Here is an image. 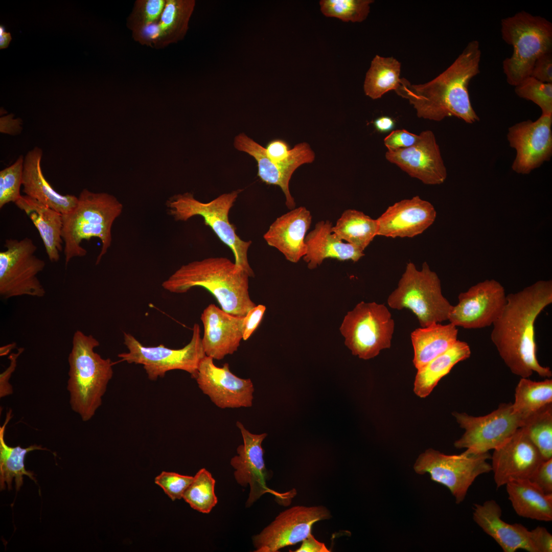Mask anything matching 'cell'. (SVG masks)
Returning a JSON list of instances; mask_svg holds the SVG:
<instances>
[{
	"label": "cell",
	"instance_id": "obj_1",
	"mask_svg": "<svg viewBox=\"0 0 552 552\" xmlns=\"http://www.w3.org/2000/svg\"><path fill=\"white\" fill-rule=\"evenodd\" d=\"M552 303V282L537 281L516 293L507 295V302L493 324L491 339L511 372L521 378L533 373L550 378L549 367L537 357L535 323L539 314Z\"/></svg>",
	"mask_w": 552,
	"mask_h": 552
},
{
	"label": "cell",
	"instance_id": "obj_2",
	"mask_svg": "<svg viewBox=\"0 0 552 552\" xmlns=\"http://www.w3.org/2000/svg\"><path fill=\"white\" fill-rule=\"evenodd\" d=\"M481 52L479 42H469L454 62L432 80L424 84H412L401 78L395 90L408 101L417 116L441 121L453 116L467 123L479 121L470 99L468 86L479 72Z\"/></svg>",
	"mask_w": 552,
	"mask_h": 552
},
{
	"label": "cell",
	"instance_id": "obj_3",
	"mask_svg": "<svg viewBox=\"0 0 552 552\" xmlns=\"http://www.w3.org/2000/svg\"><path fill=\"white\" fill-rule=\"evenodd\" d=\"M249 275L225 257H210L182 265L162 283L165 290L183 293L201 287L230 314L244 316L256 305L249 293Z\"/></svg>",
	"mask_w": 552,
	"mask_h": 552
},
{
	"label": "cell",
	"instance_id": "obj_4",
	"mask_svg": "<svg viewBox=\"0 0 552 552\" xmlns=\"http://www.w3.org/2000/svg\"><path fill=\"white\" fill-rule=\"evenodd\" d=\"M122 210V204L113 195L83 189L75 207L62 215L61 236L65 265L73 258L86 255L81 243L92 238H97L101 242L96 264L100 263L111 246L112 226Z\"/></svg>",
	"mask_w": 552,
	"mask_h": 552
},
{
	"label": "cell",
	"instance_id": "obj_5",
	"mask_svg": "<svg viewBox=\"0 0 552 552\" xmlns=\"http://www.w3.org/2000/svg\"><path fill=\"white\" fill-rule=\"evenodd\" d=\"M100 343L91 335L76 331L68 361L67 389L73 411L83 421L90 420L101 405L108 384L112 378L113 363L95 352Z\"/></svg>",
	"mask_w": 552,
	"mask_h": 552
},
{
	"label": "cell",
	"instance_id": "obj_6",
	"mask_svg": "<svg viewBox=\"0 0 552 552\" xmlns=\"http://www.w3.org/2000/svg\"><path fill=\"white\" fill-rule=\"evenodd\" d=\"M502 39L513 53L502 62L507 82L516 86L531 76L536 61L552 51V24L544 17L524 11L501 21Z\"/></svg>",
	"mask_w": 552,
	"mask_h": 552
},
{
	"label": "cell",
	"instance_id": "obj_7",
	"mask_svg": "<svg viewBox=\"0 0 552 552\" xmlns=\"http://www.w3.org/2000/svg\"><path fill=\"white\" fill-rule=\"evenodd\" d=\"M243 190L223 194L209 202H202L190 193L175 196L168 202L170 215L176 221H186L199 216L218 238L232 250L235 264L250 277L255 275L248 260V250L251 241H244L237 234L236 228L229 220V213Z\"/></svg>",
	"mask_w": 552,
	"mask_h": 552
},
{
	"label": "cell",
	"instance_id": "obj_8",
	"mask_svg": "<svg viewBox=\"0 0 552 552\" xmlns=\"http://www.w3.org/2000/svg\"><path fill=\"white\" fill-rule=\"evenodd\" d=\"M387 304L394 309L411 310L421 327L448 320L452 306L443 296L440 279L427 263L418 270L410 262L398 287L388 296Z\"/></svg>",
	"mask_w": 552,
	"mask_h": 552
},
{
	"label": "cell",
	"instance_id": "obj_9",
	"mask_svg": "<svg viewBox=\"0 0 552 552\" xmlns=\"http://www.w3.org/2000/svg\"><path fill=\"white\" fill-rule=\"evenodd\" d=\"M192 331L190 341L178 349H170L162 344L144 346L132 335L124 332V343L128 351L118 354V357L122 361L142 365L152 381L163 378L168 372L176 370L188 372L194 378L200 362L206 355L198 324H194Z\"/></svg>",
	"mask_w": 552,
	"mask_h": 552
},
{
	"label": "cell",
	"instance_id": "obj_10",
	"mask_svg": "<svg viewBox=\"0 0 552 552\" xmlns=\"http://www.w3.org/2000/svg\"><path fill=\"white\" fill-rule=\"evenodd\" d=\"M394 329V320L384 305L361 302L348 312L339 330L352 354L367 360L390 348Z\"/></svg>",
	"mask_w": 552,
	"mask_h": 552
},
{
	"label": "cell",
	"instance_id": "obj_11",
	"mask_svg": "<svg viewBox=\"0 0 552 552\" xmlns=\"http://www.w3.org/2000/svg\"><path fill=\"white\" fill-rule=\"evenodd\" d=\"M489 452L474 453L465 451L458 455H446L428 449L419 455L413 468L416 473H428L431 479L446 487L457 503L463 501L468 489L480 475L492 471Z\"/></svg>",
	"mask_w": 552,
	"mask_h": 552
},
{
	"label": "cell",
	"instance_id": "obj_12",
	"mask_svg": "<svg viewBox=\"0 0 552 552\" xmlns=\"http://www.w3.org/2000/svg\"><path fill=\"white\" fill-rule=\"evenodd\" d=\"M0 252V295L4 299L28 295L41 297L45 290L37 275L45 262L35 255L37 246L28 237L8 239Z\"/></svg>",
	"mask_w": 552,
	"mask_h": 552
},
{
	"label": "cell",
	"instance_id": "obj_13",
	"mask_svg": "<svg viewBox=\"0 0 552 552\" xmlns=\"http://www.w3.org/2000/svg\"><path fill=\"white\" fill-rule=\"evenodd\" d=\"M453 416L465 430L454 443L456 448H466L474 453L488 452L505 443L523 424V419L513 411L512 403H502L484 416L454 412Z\"/></svg>",
	"mask_w": 552,
	"mask_h": 552
},
{
	"label": "cell",
	"instance_id": "obj_14",
	"mask_svg": "<svg viewBox=\"0 0 552 552\" xmlns=\"http://www.w3.org/2000/svg\"><path fill=\"white\" fill-rule=\"evenodd\" d=\"M331 517L323 505H296L280 513L261 533L252 537L256 552H277L302 541L316 522Z\"/></svg>",
	"mask_w": 552,
	"mask_h": 552
},
{
	"label": "cell",
	"instance_id": "obj_15",
	"mask_svg": "<svg viewBox=\"0 0 552 552\" xmlns=\"http://www.w3.org/2000/svg\"><path fill=\"white\" fill-rule=\"evenodd\" d=\"M458 300L448 320L456 327L475 329L493 325L505 305L507 295L498 282L486 280L459 293Z\"/></svg>",
	"mask_w": 552,
	"mask_h": 552
},
{
	"label": "cell",
	"instance_id": "obj_16",
	"mask_svg": "<svg viewBox=\"0 0 552 552\" xmlns=\"http://www.w3.org/2000/svg\"><path fill=\"white\" fill-rule=\"evenodd\" d=\"M552 115L518 123L508 129L507 139L515 149L512 165L515 172L527 174L550 160L552 155Z\"/></svg>",
	"mask_w": 552,
	"mask_h": 552
},
{
	"label": "cell",
	"instance_id": "obj_17",
	"mask_svg": "<svg viewBox=\"0 0 552 552\" xmlns=\"http://www.w3.org/2000/svg\"><path fill=\"white\" fill-rule=\"evenodd\" d=\"M194 379L203 393L219 408L249 407L252 405L254 387L251 380L234 375L228 363L218 367L212 358L205 356Z\"/></svg>",
	"mask_w": 552,
	"mask_h": 552
},
{
	"label": "cell",
	"instance_id": "obj_18",
	"mask_svg": "<svg viewBox=\"0 0 552 552\" xmlns=\"http://www.w3.org/2000/svg\"><path fill=\"white\" fill-rule=\"evenodd\" d=\"M491 459L497 488L512 481L530 479L544 461L521 427L494 450Z\"/></svg>",
	"mask_w": 552,
	"mask_h": 552
},
{
	"label": "cell",
	"instance_id": "obj_19",
	"mask_svg": "<svg viewBox=\"0 0 552 552\" xmlns=\"http://www.w3.org/2000/svg\"><path fill=\"white\" fill-rule=\"evenodd\" d=\"M385 157L412 177L427 185H439L447 177V170L434 134L430 130L422 132L411 147L388 149Z\"/></svg>",
	"mask_w": 552,
	"mask_h": 552
},
{
	"label": "cell",
	"instance_id": "obj_20",
	"mask_svg": "<svg viewBox=\"0 0 552 552\" xmlns=\"http://www.w3.org/2000/svg\"><path fill=\"white\" fill-rule=\"evenodd\" d=\"M236 425L241 433L243 444L238 447V455L231 459V465L235 469L234 474L237 483L244 487L248 485L250 487L246 507H249L266 493L287 498L284 495L286 494L274 492L266 485L268 473L265 465L262 443L267 434L252 433L239 421Z\"/></svg>",
	"mask_w": 552,
	"mask_h": 552
},
{
	"label": "cell",
	"instance_id": "obj_21",
	"mask_svg": "<svg viewBox=\"0 0 552 552\" xmlns=\"http://www.w3.org/2000/svg\"><path fill=\"white\" fill-rule=\"evenodd\" d=\"M244 317L227 313L214 304L203 310L200 319L206 356L220 360L238 350L243 339Z\"/></svg>",
	"mask_w": 552,
	"mask_h": 552
},
{
	"label": "cell",
	"instance_id": "obj_22",
	"mask_svg": "<svg viewBox=\"0 0 552 552\" xmlns=\"http://www.w3.org/2000/svg\"><path fill=\"white\" fill-rule=\"evenodd\" d=\"M436 211L429 202L416 196L389 206L377 219V235L413 237L422 233L434 221Z\"/></svg>",
	"mask_w": 552,
	"mask_h": 552
},
{
	"label": "cell",
	"instance_id": "obj_23",
	"mask_svg": "<svg viewBox=\"0 0 552 552\" xmlns=\"http://www.w3.org/2000/svg\"><path fill=\"white\" fill-rule=\"evenodd\" d=\"M195 6L194 0H166L159 19L146 28L132 33L142 45L159 49L182 40Z\"/></svg>",
	"mask_w": 552,
	"mask_h": 552
},
{
	"label": "cell",
	"instance_id": "obj_24",
	"mask_svg": "<svg viewBox=\"0 0 552 552\" xmlns=\"http://www.w3.org/2000/svg\"><path fill=\"white\" fill-rule=\"evenodd\" d=\"M473 519L487 535L493 538L504 552L522 549L537 552L531 533L521 524H510L501 519L502 510L494 500L473 505Z\"/></svg>",
	"mask_w": 552,
	"mask_h": 552
},
{
	"label": "cell",
	"instance_id": "obj_25",
	"mask_svg": "<svg viewBox=\"0 0 552 552\" xmlns=\"http://www.w3.org/2000/svg\"><path fill=\"white\" fill-rule=\"evenodd\" d=\"M311 221V213L306 208L293 209L277 218L263 238L268 245L279 250L288 261L296 263L306 255L305 239Z\"/></svg>",
	"mask_w": 552,
	"mask_h": 552
},
{
	"label": "cell",
	"instance_id": "obj_26",
	"mask_svg": "<svg viewBox=\"0 0 552 552\" xmlns=\"http://www.w3.org/2000/svg\"><path fill=\"white\" fill-rule=\"evenodd\" d=\"M42 154V150L35 147L25 155L22 182L23 192L26 195L62 215L66 214L75 207L78 197L73 195L60 194L50 185L41 168Z\"/></svg>",
	"mask_w": 552,
	"mask_h": 552
},
{
	"label": "cell",
	"instance_id": "obj_27",
	"mask_svg": "<svg viewBox=\"0 0 552 552\" xmlns=\"http://www.w3.org/2000/svg\"><path fill=\"white\" fill-rule=\"evenodd\" d=\"M332 223L326 220L317 222L305 237L306 253L304 260L308 267L313 269L327 258L339 261L351 260L357 262L364 256L363 251L356 246L344 243L333 231Z\"/></svg>",
	"mask_w": 552,
	"mask_h": 552
},
{
	"label": "cell",
	"instance_id": "obj_28",
	"mask_svg": "<svg viewBox=\"0 0 552 552\" xmlns=\"http://www.w3.org/2000/svg\"><path fill=\"white\" fill-rule=\"evenodd\" d=\"M14 203L26 213L38 230L50 261L58 262L63 249L62 215L26 195H21Z\"/></svg>",
	"mask_w": 552,
	"mask_h": 552
},
{
	"label": "cell",
	"instance_id": "obj_29",
	"mask_svg": "<svg viewBox=\"0 0 552 552\" xmlns=\"http://www.w3.org/2000/svg\"><path fill=\"white\" fill-rule=\"evenodd\" d=\"M457 327L451 323H434L413 331L410 335L412 362L417 370L451 347L457 340Z\"/></svg>",
	"mask_w": 552,
	"mask_h": 552
},
{
	"label": "cell",
	"instance_id": "obj_30",
	"mask_svg": "<svg viewBox=\"0 0 552 552\" xmlns=\"http://www.w3.org/2000/svg\"><path fill=\"white\" fill-rule=\"evenodd\" d=\"M509 499L520 517L541 521L552 520V494L544 493L530 479L505 485Z\"/></svg>",
	"mask_w": 552,
	"mask_h": 552
},
{
	"label": "cell",
	"instance_id": "obj_31",
	"mask_svg": "<svg viewBox=\"0 0 552 552\" xmlns=\"http://www.w3.org/2000/svg\"><path fill=\"white\" fill-rule=\"evenodd\" d=\"M471 353L468 343L457 340L448 350L418 370L413 388L416 395L420 398L428 396L439 381L458 362L469 358Z\"/></svg>",
	"mask_w": 552,
	"mask_h": 552
},
{
	"label": "cell",
	"instance_id": "obj_32",
	"mask_svg": "<svg viewBox=\"0 0 552 552\" xmlns=\"http://www.w3.org/2000/svg\"><path fill=\"white\" fill-rule=\"evenodd\" d=\"M234 145L237 150L246 152L255 159L258 168V176L266 184L279 186L284 193L286 206L293 209L295 203L289 189L293 174L271 160L265 148L243 133L235 138Z\"/></svg>",
	"mask_w": 552,
	"mask_h": 552
},
{
	"label": "cell",
	"instance_id": "obj_33",
	"mask_svg": "<svg viewBox=\"0 0 552 552\" xmlns=\"http://www.w3.org/2000/svg\"><path fill=\"white\" fill-rule=\"evenodd\" d=\"M12 410L7 413L5 421L0 427V486L1 490H4L6 486L9 490L12 489V482L14 478L15 487L19 490L23 484V475H27L36 481L34 474L27 471L24 461L26 455L35 450H47L41 446L31 445L26 448L19 446L14 447L8 446L4 440V432L6 426L11 418Z\"/></svg>",
	"mask_w": 552,
	"mask_h": 552
},
{
	"label": "cell",
	"instance_id": "obj_34",
	"mask_svg": "<svg viewBox=\"0 0 552 552\" xmlns=\"http://www.w3.org/2000/svg\"><path fill=\"white\" fill-rule=\"evenodd\" d=\"M378 222L363 212L349 209L343 212L332 231L341 240L362 250L378 234Z\"/></svg>",
	"mask_w": 552,
	"mask_h": 552
},
{
	"label": "cell",
	"instance_id": "obj_35",
	"mask_svg": "<svg viewBox=\"0 0 552 552\" xmlns=\"http://www.w3.org/2000/svg\"><path fill=\"white\" fill-rule=\"evenodd\" d=\"M400 72L401 63L398 60L376 55L365 76L363 85L365 95L377 99L390 90L395 91L400 85Z\"/></svg>",
	"mask_w": 552,
	"mask_h": 552
},
{
	"label": "cell",
	"instance_id": "obj_36",
	"mask_svg": "<svg viewBox=\"0 0 552 552\" xmlns=\"http://www.w3.org/2000/svg\"><path fill=\"white\" fill-rule=\"evenodd\" d=\"M552 403V379L533 381L521 378L515 393L513 411L523 419Z\"/></svg>",
	"mask_w": 552,
	"mask_h": 552
},
{
	"label": "cell",
	"instance_id": "obj_37",
	"mask_svg": "<svg viewBox=\"0 0 552 552\" xmlns=\"http://www.w3.org/2000/svg\"><path fill=\"white\" fill-rule=\"evenodd\" d=\"M521 428L544 461L552 458V403L524 419Z\"/></svg>",
	"mask_w": 552,
	"mask_h": 552
},
{
	"label": "cell",
	"instance_id": "obj_38",
	"mask_svg": "<svg viewBox=\"0 0 552 552\" xmlns=\"http://www.w3.org/2000/svg\"><path fill=\"white\" fill-rule=\"evenodd\" d=\"M215 480L205 468L199 470L185 492L182 498L199 512L209 513L217 503L215 493Z\"/></svg>",
	"mask_w": 552,
	"mask_h": 552
},
{
	"label": "cell",
	"instance_id": "obj_39",
	"mask_svg": "<svg viewBox=\"0 0 552 552\" xmlns=\"http://www.w3.org/2000/svg\"><path fill=\"white\" fill-rule=\"evenodd\" d=\"M372 0H322L319 2L322 13L343 21L361 22L367 17Z\"/></svg>",
	"mask_w": 552,
	"mask_h": 552
},
{
	"label": "cell",
	"instance_id": "obj_40",
	"mask_svg": "<svg viewBox=\"0 0 552 552\" xmlns=\"http://www.w3.org/2000/svg\"><path fill=\"white\" fill-rule=\"evenodd\" d=\"M515 87L516 95L539 106L541 114L552 115V83L542 82L529 76Z\"/></svg>",
	"mask_w": 552,
	"mask_h": 552
},
{
	"label": "cell",
	"instance_id": "obj_41",
	"mask_svg": "<svg viewBox=\"0 0 552 552\" xmlns=\"http://www.w3.org/2000/svg\"><path fill=\"white\" fill-rule=\"evenodd\" d=\"M166 0H137L127 18V27L132 33L141 31L160 17Z\"/></svg>",
	"mask_w": 552,
	"mask_h": 552
},
{
	"label": "cell",
	"instance_id": "obj_42",
	"mask_svg": "<svg viewBox=\"0 0 552 552\" xmlns=\"http://www.w3.org/2000/svg\"><path fill=\"white\" fill-rule=\"evenodd\" d=\"M24 157L20 155L11 165L0 171V209L9 202L15 203L21 196Z\"/></svg>",
	"mask_w": 552,
	"mask_h": 552
},
{
	"label": "cell",
	"instance_id": "obj_43",
	"mask_svg": "<svg viewBox=\"0 0 552 552\" xmlns=\"http://www.w3.org/2000/svg\"><path fill=\"white\" fill-rule=\"evenodd\" d=\"M193 478L194 476L162 471L155 477L154 482L172 500L174 501L182 498L185 492Z\"/></svg>",
	"mask_w": 552,
	"mask_h": 552
},
{
	"label": "cell",
	"instance_id": "obj_44",
	"mask_svg": "<svg viewBox=\"0 0 552 552\" xmlns=\"http://www.w3.org/2000/svg\"><path fill=\"white\" fill-rule=\"evenodd\" d=\"M418 139L419 135L405 129H399L392 131L385 137L384 143L387 149L395 150L411 147Z\"/></svg>",
	"mask_w": 552,
	"mask_h": 552
},
{
	"label": "cell",
	"instance_id": "obj_45",
	"mask_svg": "<svg viewBox=\"0 0 552 552\" xmlns=\"http://www.w3.org/2000/svg\"><path fill=\"white\" fill-rule=\"evenodd\" d=\"M530 480L546 494H552V458L544 461Z\"/></svg>",
	"mask_w": 552,
	"mask_h": 552
},
{
	"label": "cell",
	"instance_id": "obj_46",
	"mask_svg": "<svg viewBox=\"0 0 552 552\" xmlns=\"http://www.w3.org/2000/svg\"><path fill=\"white\" fill-rule=\"evenodd\" d=\"M266 310L263 305H258L249 310L244 317L243 340H247L260 324Z\"/></svg>",
	"mask_w": 552,
	"mask_h": 552
},
{
	"label": "cell",
	"instance_id": "obj_47",
	"mask_svg": "<svg viewBox=\"0 0 552 552\" xmlns=\"http://www.w3.org/2000/svg\"><path fill=\"white\" fill-rule=\"evenodd\" d=\"M531 76L544 83H552V53L541 56L535 62Z\"/></svg>",
	"mask_w": 552,
	"mask_h": 552
},
{
	"label": "cell",
	"instance_id": "obj_48",
	"mask_svg": "<svg viewBox=\"0 0 552 552\" xmlns=\"http://www.w3.org/2000/svg\"><path fill=\"white\" fill-rule=\"evenodd\" d=\"M530 533L537 552L552 551V535L545 527L537 526L530 531Z\"/></svg>",
	"mask_w": 552,
	"mask_h": 552
},
{
	"label": "cell",
	"instance_id": "obj_49",
	"mask_svg": "<svg viewBox=\"0 0 552 552\" xmlns=\"http://www.w3.org/2000/svg\"><path fill=\"white\" fill-rule=\"evenodd\" d=\"M24 349L22 348H19L16 353H13L9 356L10 360V363L9 366L1 374V397H3L5 396L11 394L12 393V389L11 386L8 383V379L10 378L11 374L15 370L16 365V360L20 354L23 352Z\"/></svg>",
	"mask_w": 552,
	"mask_h": 552
},
{
	"label": "cell",
	"instance_id": "obj_50",
	"mask_svg": "<svg viewBox=\"0 0 552 552\" xmlns=\"http://www.w3.org/2000/svg\"><path fill=\"white\" fill-rule=\"evenodd\" d=\"M22 121L19 118L14 119L13 114H10L0 118V131L10 135H17L22 130Z\"/></svg>",
	"mask_w": 552,
	"mask_h": 552
},
{
	"label": "cell",
	"instance_id": "obj_51",
	"mask_svg": "<svg viewBox=\"0 0 552 552\" xmlns=\"http://www.w3.org/2000/svg\"><path fill=\"white\" fill-rule=\"evenodd\" d=\"M295 552H329L330 550L324 543L317 541L312 534L302 541L300 548Z\"/></svg>",
	"mask_w": 552,
	"mask_h": 552
},
{
	"label": "cell",
	"instance_id": "obj_52",
	"mask_svg": "<svg viewBox=\"0 0 552 552\" xmlns=\"http://www.w3.org/2000/svg\"><path fill=\"white\" fill-rule=\"evenodd\" d=\"M375 129L380 132H386L392 130L395 125V121L392 118L388 116H381L376 119L373 122Z\"/></svg>",
	"mask_w": 552,
	"mask_h": 552
},
{
	"label": "cell",
	"instance_id": "obj_53",
	"mask_svg": "<svg viewBox=\"0 0 552 552\" xmlns=\"http://www.w3.org/2000/svg\"><path fill=\"white\" fill-rule=\"evenodd\" d=\"M11 36L10 33L6 32L3 26H0V49H5L8 47Z\"/></svg>",
	"mask_w": 552,
	"mask_h": 552
},
{
	"label": "cell",
	"instance_id": "obj_54",
	"mask_svg": "<svg viewBox=\"0 0 552 552\" xmlns=\"http://www.w3.org/2000/svg\"><path fill=\"white\" fill-rule=\"evenodd\" d=\"M15 346V343H11L1 348V356L7 354Z\"/></svg>",
	"mask_w": 552,
	"mask_h": 552
}]
</instances>
